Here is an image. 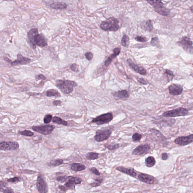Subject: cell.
Instances as JSON below:
<instances>
[{
    "label": "cell",
    "instance_id": "39",
    "mask_svg": "<svg viewBox=\"0 0 193 193\" xmlns=\"http://www.w3.org/2000/svg\"><path fill=\"white\" fill-rule=\"evenodd\" d=\"M20 178L19 177H14L8 179L7 181L10 183H16V182L20 181Z\"/></svg>",
    "mask_w": 193,
    "mask_h": 193
},
{
    "label": "cell",
    "instance_id": "20",
    "mask_svg": "<svg viewBox=\"0 0 193 193\" xmlns=\"http://www.w3.org/2000/svg\"><path fill=\"white\" fill-rule=\"evenodd\" d=\"M120 51V49L119 48H116L114 50V53L110 55V56L108 57L107 60L104 62V64L106 66H108L109 65L111 62H112V60L119 55Z\"/></svg>",
    "mask_w": 193,
    "mask_h": 193
},
{
    "label": "cell",
    "instance_id": "4",
    "mask_svg": "<svg viewBox=\"0 0 193 193\" xmlns=\"http://www.w3.org/2000/svg\"><path fill=\"white\" fill-rule=\"evenodd\" d=\"M56 85L61 92L65 94H69L73 91L74 88L77 86V84L70 80H59L56 81Z\"/></svg>",
    "mask_w": 193,
    "mask_h": 193
},
{
    "label": "cell",
    "instance_id": "33",
    "mask_svg": "<svg viewBox=\"0 0 193 193\" xmlns=\"http://www.w3.org/2000/svg\"><path fill=\"white\" fill-rule=\"evenodd\" d=\"M19 134L20 135L25 136L27 137H32L34 134V133L29 130H24L23 131H19Z\"/></svg>",
    "mask_w": 193,
    "mask_h": 193
},
{
    "label": "cell",
    "instance_id": "21",
    "mask_svg": "<svg viewBox=\"0 0 193 193\" xmlns=\"http://www.w3.org/2000/svg\"><path fill=\"white\" fill-rule=\"evenodd\" d=\"M114 96L116 98L120 99H127L129 97L128 92L126 90L120 91L115 92L114 94Z\"/></svg>",
    "mask_w": 193,
    "mask_h": 193
},
{
    "label": "cell",
    "instance_id": "46",
    "mask_svg": "<svg viewBox=\"0 0 193 193\" xmlns=\"http://www.w3.org/2000/svg\"><path fill=\"white\" fill-rule=\"evenodd\" d=\"M168 158V155L167 153H163L162 154L161 158L162 159L165 160L167 159Z\"/></svg>",
    "mask_w": 193,
    "mask_h": 193
},
{
    "label": "cell",
    "instance_id": "24",
    "mask_svg": "<svg viewBox=\"0 0 193 193\" xmlns=\"http://www.w3.org/2000/svg\"><path fill=\"white\" fill-rule=\"evenodd\" d=\"M156 161L155 158L152 156L148 157L145 159V163L148 167H152L156 164Z\"/></svg>",
    "mask_w": 193,
    "mask_h": 193
},
{
    "label": "cell",
    "instance_id": "23",
    "mask_svg": "<svg viewBox=\"0 0 193 193\" xmlns=\"http://www.w3.org/2000/svg\"><path fill=\"white\" fill-rule=\"evenodd\" d=\"M50 7L55 9H65L67 8V4L63 2H55L51 4Z\"/></svg>",
    "mask_w": 193,
    "mask_h": 193
},
{
    "label": "cell",
    "instance_id": "44",
    "mask_svg": "<svg viewBox=\"0 0 193 193\" xmlns=\"http://www.w3.org/2000/svg\"><path fill=\"white\" fill-rule=\"evenodd\" d=\"M138 81L140 84H143V85H146V84H147L146 81H145V80L143 78H140L138 79Z\"/></svg>",
    "mask_w": 193,
    "mask_h": 193
},
{
    "label": "cell",
    "instance_id": "10",
    "mask_svg": "<svg viewBox=\"0 0 193 193\" xmlns=\"http://www.w3.org/2000/svg\"><path fill=\"white\" fill-rule=\"evenodd\" d=\"M36 187L39 192L47 193L48 192L47 184L43 175L39 174L38 176Z\"/></svg>",
    "mask_w": 193,
    "mask_h": 193
},
{
    "label": "cell",
    "instance_id": "37",
    "mask_svg": "<svg viewBox=\"0 0 193 193\" xmlns=\"http://www.w3.org/2000/svg\"><path fill=\"white\" fill-rule=\"evenodd\" d=\"M135 40L138 42H145L147 41V39L145 37L138 36L135 37Z\"/></svg>",
    "mask_w": 193,
    "mask_h": 193
},
{
    "label": "cell",
    "instance_id": "19",
    "mask_svg": "<svg viewBox=\"0 0 193 193\" xmlns=\"http://www.w3.org/2000/svg\"><path fill=\"white\" fill-rule=\"evenodd\" d=\"M116 169L117 170L125 174H126L130 175L133 177H135L137 175L136 172L133 168H126L122 166H120L117 167Z\"/></svg>",
    "mask_w": 193,
    "mask_h": 193
},
{
    "label": "cell",
    "instance_id": "25",
    "mask_svg": "<svg viewBox=\"0 0 193 193\" xmlns=\"http://www.w3.org/2000/svg\"><path fill=\"white\" fill-rule=\"evenodd\" d=\"M53 122L58 125H63L65 126L68 125V122H67L58 117L55 116L54 117L53 119Z\"/></svg>",
    "mask_w": 193,
    "mask_h": 193
},
{
    "label": "cell",
    "instance_id": "3",
    "mask_svg": "<svg viewBox=\"0 0 193 193\" xmlns=\"http://www.w3.org/2000/svg\"><path fill=\"white\" fill-rule=\"evenodd\" d=\"M153 7V10L160 15L167 16L170 14V10L165 6L162 0H146Z\"/></svg>",
    "mask_w": 193,
    "mask_h": 193
},
{
    "label": "cell",
    "instance_id": "38",
    "mask_svg": "<svg viewBox=\"0 0 193 193\" xmlns=\"http://www.w3.org/2000/svg\"><path fill=\"white\" fill-rule=\"evenodd\" d=\"M165 74H166L167 76H168L169 80V78L171 81L172 79V78H173L174 76L173 72L170 70H166L165 71Z\"/></svg>",
    "mask_w": 193,
    "mask_h": 193
},
{
    "label": "cell",
    "instance_id": "49",
    "mask_svg": "<svg viewBox=\"0 0 193 193\" xmlns=\"http://www.w3.org/2000/svg\"><path fill=\"white\" fill-rule=\"evenodd\" d=\"M37 78L38 80H45L46 77H45L43 75L40 74L38 76Z\"/></svg>",
    "mask_w": 193,
    "mask_h": 193
},
{
    "label": "cell",
    "instance_id": "16",
    "mask_svg": "<svg viewBox=\"0 0 193 193\" xmlns=\"http://www.w3.org/2000/svg\"><path fill=\"white\" fill-rule=\"evenodd\" d=\"M140 27L141 29L145 32H151L153 28V21L149 19L143 20L140 24Z\"/></svg>",
    "mask_w": 193,
    "mask_h": 193
},
{
    "label": "cell",
    "instance_id": "15",
    "mask_svg": "<svg viewBox=\"0 0 193 193\" xmlns=\"http://www.w3.org/2000/svg\"><path fill=\"white\" fill-rule=\"evenodd\" d=\"M168 88L170 94L172 96L180 95L183 91V87L179 84H172L169 86Z\"/></svg>",
    "mask_w": 193,
    "mask_h": 193
},
{
    "label": "cell",
    "instance_id": "50",
    "mask_svg": "<svg viewBox=\"0 0 193 193\" xmlns=\"http://www.w3.org/2000/svg\"><path fill=\"white\" fill-rule=\"evenodd\" d=\"M58 188L60 189L61 191H63V192H66V191H67V189L65 188V187H64L63 186H59Z\"/></svg>",
    "mask_w": 193,
    "mask_h": 193
},
{
    "label": "cell",
    "instance_id": "1",
    "mask_svg": "<svg viewBox=\"0 0 193 193\" xmlns=\"http://www.w3.org/2000/svg\"><path fill=\"white\" fill-rule=\"evenodd\" d=\"M28 42L32 49L36 48V45L44 47L47 45L45 37L42 34H39L37 28L31 30L27 33Z\"/></svg>",
    "mask_w": 193,
    "mask_h": 193
},
{
    "label": "cell",
    "instance_id": "8",
    "mask_svg": "<svg viewBox=\"0 0 193 193\" xmlns=\"http://www.w3.org/2000/svg\"><path fill=\"white\" fill-rule=\"evenodd\" d=\"M113 118L112 114L111 112L103 114L92 119V122L98 125H101L109 123Z\"/></svg>",
    "mask_w": 193,
    "mask_h": 193
},
{
    "label": "cell",
    "instance_id": "42",
    "mask_svg": "<svg viewBox=\"0 0 193 193\" xmlns=\"http://www.w3.org/2000/svg\"><path fill=\"white\" fill-rule=\"evenodd\" d=\"M90 171H91L92 173L94 174L95 175H100V173L99 172L98 170L96 168H94V167L91 168Z\"/></svg>",
    "mask_w": 193,
    "mask_h": 193
},
{
    "label": "cell",
    "instance_id": "5",
    "mask_svg": "<svg viewBox=\"0 0 193 193\" xmlns=\"http://www.w3.org/2000/svg\"><path fill=\"white\" fill-rule=\"evenodd\" d=\"M177 43L186 52L193 54V42L187 36L183 37Z\"/></svg>",
    "mask_w": 193,
    "mask_h": 193
},
{
    "label": "cell",
    "instance_id": "34",
    "mask_svg": "<svg viewBox=\"0 0 193 193\" xmlns=\"http://www.w3.org/2000/svg\"><path fill=\"white\" fill-rule=\"evenodd\" d=\"M69 176H58L56 179L57 181L60 182L61 183H64L67 181Z\"/></svg>",
    "mask_w": 193,
    "mask_h": 193
},
{
    "label": "cell",
    "instance_id": "12",
    "mask_svg": "<svg viewBox=\"0 0 193 193\" xmlns=\"http://www.w3.org/2000/svg\"><path fill=\"white\" fill-rule=\"evenodd\" d=\"M175 143L180 146H184L188 145L193 142V134L188 136H182L178 137L175 139Z\"/></svg>",
    "mask_w": 193,
    "mask_h": 193
},
{
    "label": "cell",
    "instance_id": "7",
    "mask_svg": "<svg viewBox=\"0 0 193 193\" xmlns=\"http://www.w3.org/2000/svg\"><path fill=\"white\" fill-rule=\"evenodd\" d=\"M188 110L187 109L180 108L166 111L163 114V116L169 117L184 116L187 115L188 114Z\"/></svg>",
    "mask_w": 193,
    "mask_h": 193
},
{
    "label": "cell",
    "instance_id": "48",
    "mask_svg": "<svg viewBox=\"0 0 193 193\" xmlns=\"http://www.w3.org/2000/svg\"><path fill=\"white\" fill-rule=\"evenodd\" d=\"M6 183H5V182L2 181H1V190H2V188H3L4 187H6Z\"/></svg>",
    "mask_w": 193,
    "mask_h": 193
},
{
    "label": "cell",
    "instance_id": "2",
    "mask_svg": "<svg viewBox=\"0 0 193 193\" xmlns=\"http://www.w3.org/2000/svg\"><path fill=\"white\" fill-rule=\"evenodd\" d=\"M119 21L115 17H110L102 22L100 27L105 32H116L120 29Z\"/></svg>",
    "mask_w": 193,
    "mask_h": 193
},
{
    "label": "cell",
    "instance_id": "32",
    "mask_svg": "<svg viewBox=\"0 0 193 193\" xmlns=\"http://www.w3.org/2000/svg\"><path fill=\"white\" fill-rule=\"evenodd\" d=\"M106 148H108L109 150H115L118 149L119 147V144H110V145H104Z\"/></svg>",
    "mask_w": 193,
    "mask_h": 193
},
{
    "label": "cell",
    "instance_id": "30",
    "mask_svg": "<svg viewBox=\"0 0 193 193\" xmlns=\"http://www.w3.org/2000/svg\"><path fill=\"white\" fill-rule=\"evenodd\" d=\"M63 163V160L58 159L52 160L50 162V165L53 166H58L62 165Z\"/></svg>",
    "mask_w": 193,
    "mask_h": 193
},
{
    "label": "cell",
    "instance_id": "11",
    "mask_svg": "<svg viewBox=\"0 0 193 193\" xmlns=\"http://www.w3.org/2000/svg\"><path fill=\"white\" fill-rule=\"evenodd\" d=\"M18 143L13 142L2 141L0 143V149L3 151L16 150L19 149Z\"/></svg>",
    "mask_w": 193,
    "mask_h": 193
},
{
    "label": "cell",
    "instance_id": "22",
    "mask_svg": "<svg viewBox=\"0 0 193 193\" xmlns=\"http://www.w3.org/2000/svg\"><path fill=\"white\" fill-rule=\"evenodd\" d=\"M86 168L85 165L79 163H74L71 166V169L72 170L76 172L84 170Z\"/></svg>",
    "mask_w": 193,
    "mask_h": 193
},
{
    "label": "cell",
    "instance_id": "9",
    "mask_svg": "<svg viewBox=\"0 0 193 193\" xmlns=\"http://www.w3.org/2000/svg\"><path fill=\"white\" fill-rule=\"evenodd\" d=\"M55 128V126L50 125L35 126L32 127V129L34 131L40 133L43 135H47L51 134Z\"/></svg>",
    "mask_w": 193,
    "mask_h": 193
},
{
    "label": "cell",
    "instance_id": "41",
    "mask_svg": "<svg viewBox=\"0 0 193 193\" xmlns=\"http://www.w3.org/2000/svg\"><path fill=\"white\" fill-rule=\"evenodd\" d=\"M70 68L73 71L78 72V66L76 64H73L71 65Z\"/></svg>",
    "mask_w": 193,
    "mask_h": 193
},
{
    "label": "cell",
    "instance_id": "31",
    "mask_svg": "<svg viewBox=\"0 0 193 193\" xmlns=\"http://www.w3.org/2000/svg\"><path fill=\"white\" fill-rule=\"evenodd\" d=\"M151 44L153 47H158L159 46V40L158 37L152 38L151 41Z\"/></svg>",
    "mask_w": 193,
    "mask_h": 193
},
{
    "label": "cell",
    "instance_id": "27",
    "mask_svg": "<svg viewBox=\"0 0 193 193\" xmlns=\"http://www.w3.org/2000/svg\"><path fill=\"white\" fill-rule=\"evenodd\" d=\"M82 179L81 178L69 176L68 179L67 181L70 182L75 185L81 184V182H82Z\"/></svg>",
    "mask_w": 193,
    "mask_h": 193
},
{
    "label": "cell",
    "instance_id": "45",
    "mask_svg": "<svg viewBox=\"0 0 193 193\" xmlns=\"http://www.w3.org/2000/svg\"><path fill=\"white\" fill-rule=\"evenodd\" d=\"M97 182H94V183H91L90 185L92 187H99V186H100V183L98 181Z\"/></svg>",
    "mask_w": 193,
    "mask_h": 193
},
{
    "label": "cell",
    "instance_id": "35",
    "mask_svg": "<svg viewBox=\"0 0 193 193\" xmlns=\"http://www.w3.org/2000/svg\"><path fill=\"white\" fill-rule=\"evenodd\" d=\"M142 136L138 133H136L133 136V140L134 142H138L140 140Z\"/></svg>",
    "mask_w": 193,
    "mask_h": 193
},
{
    "label": "cell",
    "instance_id": "47",
    "mask_svg": "<svg viewBox=\"0 0 193 193\" xmlns=\"http://www.w3.org/2000/svg\"><path fill=\"white\" fill-rule=\"evenodd\" d=\"M61 103H62V102L59 100H56V101H54L53 102V104L55 106H60Z\"/></svg>",
    "mask_w": 193,
    "mask_h": 193
},
{
    "label": "cell",
    "instance_id": "13",
    "mask_svg": "<svg viewBox=\"0 0 193 193\" xmlns=\"http://www.w3.org/2000/svg\"><path fill=\"white\" fill-rule=\"evenodd\" d=\"M150 150V147L148 144H144L137 147L133 150L132 153L133 155L140 156L148 153Z\"/></svg>",
    "mask_w": 193,
    "mask_h": 193
},
{
    "label": "cell",
    "instance_id": "14",
    "mask_svg": "<svg viewBox=\"0 0 193 193\" xmlns=\"http://www.w3.org/2000/svg\"><path fill=\"white\" fill-rule=\"evenodd\" d=\"M127 61L130 67L134 71L137 72V73H139L140 74L142 75H146L147 72L146 70H145V68L142 67L140 65H137L134 63L131 60L128 59L127 60Z\"/></svg>",
    "mask_w": 193,
    "mask_h": 193
},
{
    "label": "cell",
    "instance_id": "6",
    "mask_svg": "<svg viewBox=\"0 0 193 193\" xmlns=\"http://www.w3.org/2000/svg\"><path fill=\"white\" fill-rule=\"evenodd\" d=\"M112 133L110 129L105 128L97 130L94 138L96 141L100 142L106 140L109 138Z\"/></svg>",
    "mask_w": 193,
    "mask_h": 193
},
{
    "label": "cell",
    "instance_id": "40",
    "mask_svg": "<svg viewBox=\"0 0 193 193\" xmlns=\"http://www.w3.org/2000/svg\"><path fill=\"white\" fill-rule=\"evenodd\" d=\"M85 58L88 60H91L93 58V54L91 53L87 52L85 54Z\"/></svg>",
    "mask_w": 193,
    "mask_h": 193
},
{
    "label": "cell",
    "instance_id": "36",
    "mask_svg": "<svg viewBox=\"0 0 193 193\" xmlns=\"http://www.w3.org/2000/svg\"><path fill=\"white\" fill-rule=\"evenodd\" d=\"M53 119V116L51 115H47L45 116L43 121L45 124H48L51 122Z\"/></svg>",
    "mask_w": 193,
    "mask_h": 193
},
{
    "label": "cell",
    "instance_id": "18",
    "mask_svg": "<svg viewBox=\"0 0 193 193\" xmlns=\"http://www.w3.org/2000/svg\"><path fill=\"white\" fill-rule=\"evenodd\" d=\"M138 179L141 181L148 184H153L154 183V178L153 176L147 174L141 173L138 176Z\"/></svg>",
    "mask_w": 193,
    "mask_h": 193
},
{
    "label": "cell",
    "instance_id": "51",
    "mask_svg": "<svg viewBox=\"0 0 193 193\" xmlns=\"http://www.w3.org/2000/svg\"><path fill=\"white\" fill-rule=\"evenodd\" d=\"M190 9L191 11L193 13V5L190 7Z\"/></svg>",
    "mask_w": 193,
    "mask_h": 193
},
{
    "label": "cell",
    "instance_id": "26",
    "mask_svg": "<svg viewBox=\"0 0 193 193\" xmlns=\"http://www.w3.org/2000/svg\"><path fill=\"white\" fill-rule=\"evenodd\" d=\"M46 95L48 97H60L61 96L59 92L53 89H50L47 91L46 92Z\"/></svg>",
    "mask_w": 193,
    "mask_h": 193
},
{
    "label": "cell",
    "instance_id": "17",
    "mask_svg": "<svg viewBox=\"0 0 193 193\" xmlns=\"http://www.w3.org/2000/svg\"><path fill=\"white\" fill-rule=\"evenodd\" d=\"M31 61L30 58L23 57L21 54H19L17 55V59L12 62V65L16 66L18 65H27L29 64Z\"/></svg>",
    "mask_w": 193,
    "mask_h": 193
},
{
    "label": "cell",
    "instance_id": "43",
    "mask_svg": "<svg viewBox=\"0 0 193 193\" xmlns=\"http://www.w3.org/2000/svg\"><path fill=\"white\" fill-rule=\"evenodd\" d=\"M2 192L5 193H14L13 189L10 187H6V189H4L3 190Z\"/></svg>",
    "mask_w": 193,
    "mask_h": 193
},
{
    "label": "cell",
    "instance_id": "28",
    "mask_svg": "<svg viewBox=\"0 0 193 193\" xmlns=\"http://www.w3.org/2000/svg\"><path fill=\"white\" fill-rule=\"evenodd\" d=\"M130 43V38L128 36L125 34L122 37L121 40V44L123 47H128Z\"/></svg>",
    "mask_w": 193,
    "mask_h": 193
},
{
    "label": "cell",
    "instance_id": "29",
    "mask_svg": "<svg viewBox=\"0 0 193 193\" xmlns=\"http://www.w3.org/2000/svg\"><path fill=\"white\" fill-rule=\"evenodd\" d=\"M99 153H87L86 157L88 160H95L98 158Z\"/></svg>",
    "mask_w": 193,
    "mask_h": 193
}]
</instances>
